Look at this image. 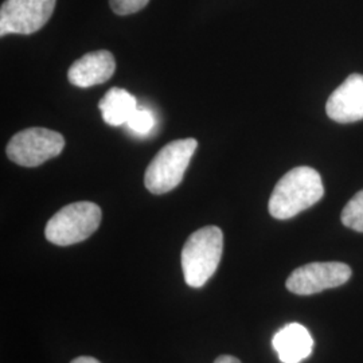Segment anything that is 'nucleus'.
<instances>
[{"label":"nucleus","instance_id":"obj_16","mask_svg":"<svg viewBox=\"0 0 363 363\" xmlns=\"http://www.w3.org/2000/svg\"><path fill=\"white\" fill-rule=\"evenodd\" d=\"M70 363H101L100 361H97L96 358L93 357H78L76 359H73Z\"/></svg>","mask_w":363,"mask_h":363},{"label":"nucleus","instance_id":"obj_11","mask_svg":"<svg viewBox=\"0 0 363 363\" xmlns=\"http://www.w3.org/2000/svg\"><path fill=\"white\" fill-rule=\"evenodd\" d=\"M99 108L106 124L118 127L127 124L132 113L138 109L136 99L130 91L121 88H112L100 100Z\"/></svg>","mask_w":363,"mask_h":363},{"label":"nucleus","instance_id":"obj_13","mask_svg":"<svg viewBox=\"0 0 363 363\" xmlns=\"http://www.w3.org/2000/svg\"><path fill=\"white\" fill-rule=\"evenodd\" d=\"M127 125L130 130L140 135H145L150 130L154 128L155 125V118L152 116V113L150 111L145 109H136L132 116L130 117Z\"/></svg>","mask_w":363,"mask_h":363},{"label":"nucleus","instance_id":"obj_3","mask_svg":"<svg viewBox=\"0 0 363 363\" xmlns=\"http://www.w3.org/2000/svg\"><path fill=\"white\" fill-rule=\"evenodd\" d=\"M101 218V208L93 202L70 203L55 213L48 222L45 229L46 240L58 247L82 242L99 229Z\"/></svg>","mask_w":363,"mask_h":363},{"label":"nucleus","instance_id":"obj_10","mask_svg":"<svg viewBox=\"0 0 363 363\" xmlns=\"http://www.w3.org/2000/svg\"><path fill=\"white\" fill-rule=\"evenodd\" d=\"M313 340L304 325L291 323L273 337V349L283 363H298L311 355Z\"/></svg>","mask_w":363,"mask_h":363},{"label":"nucleus","instance_id":"obj_9","mask_svg":"<svg viewBox=\"0 0 363 363\" xmlns=\"http://www.w3.org/2000/svg\"><path fill=\"white\" fill-rule=\"evenodd\" d=\"M116 62L113 54L108 50L88 52L70 66L67 78L78 88H91L104 84L115 74Z\"/></svg>","mask_w":363,"mask_h":363},{"label":"nucleus","instance_id":"obj_12","mask_svg":"<svg viewBox=\"0 0 363 363\" xmlns=\"http://www.w3.org/2000/svg\"><path fill=\"white\" fill-rule=\"evenodd\" d=\"M342 223L358 233H363V190L351 198L340 216Z\"/></svg>","mask_w":363,"mask_h":363},{"label":"nucleus","instance_id":"obj_6","mask_svg":"<svg viewBox=\"0 0 363 363\" xmlns=\"http://www.w3.org/2000/svg\"><path fill=\"white\" fill-rule=\"evenodd\" d=\"M57 0H6L0 9V35L37 33L52 18Z\"/></svg>","mask_w":363,"mask_h":363},{"label":"nucleus","instance_id":"obj_4","mask_svg":"<svg viewBox=\"0 0 363 363\" xmlns=\"http://www.w3.org/2000/svg\"><path fill=\"white\" fill-rule=\"evenodd\" d=\"M196 147L198 142L191 138L164 145L145 171L144 184L148 191L156 195L166 194L179 186Z\"/></svg>","mask_w":363,"mask_h":363},{"label":"nucleus","instance_id":"obj_5","mask_svg":"<svg viewBox=\"0 0 363 363\" xmlns=\"http://www.w3.org/2000/svg\"><path fill=\"white\" fill-rule=\"evenodd\" d=\"M65 147L61 133L48 128H27L13 135L7 145V156L23 167H37L60 155Z\"/></svg>","mask_w":363,"mask_h":363},{"label":"nucleus","instance_id":"obj_14","mask_svg":"<svg viewBox=\"0 0 363 363\" xmlns=\"http://www.w3.org/2000/svg\"><path fill=\"white\" fill-rule=\"evenodd\" d=\"M150 0H109L111 9L117 15H130L143 10Z\"/></svg>","mask_w":363,"mask_h":363},{"label":"nucleus","instance_id":"obj_8","mask_svg":"<svg viewBox=\"0 0 363 363\" xmlns=\"http://www.w3.org/2000/svg\"><path fill=\"white\" fill-rule=\"evenodd\" d=\"M327 116L337 123L363 120V74H351L328 97Z\"/></svg>","mask_w":363,"mask_h":363},{"label":"nucleus","instance_id":"obj_1","mask_svg":"<svg viewBox=\"0 0 363 363\" xmlns=\"http://www.w3.org/2000/svg\"><path fill=\"white\" fill-rule=\"evenodd\" d=\"M323 195V182L316 169L295 167L274 186L268 208L273 218L289 220L318 203Z\"/></svg>","mask_w":363,"mask_h":363},{"label":"nucleus","instance_id":"obj_7","mask_svg":"<svg viewBox=\"0 0 363 363\" xmlns=\"http://www.w3.org/2000/svg\"><path fill=\"white\" fill-rule=\"evenodd\" d=\"M351 274L350 267L343 262H311L291 273L286 286L289 292L307 296L343 286L350 280Z\"/></svg>","mask_w":363,"mask_h":363},{"label":"nucleus","instance_id":"obj_2","mask_svg":"<svg viewBox=\"0 0 363 363\" xmlns=\"http://www.w3.org/2000/svg\"><path fill=\"white\" fill-rule=\"evenodd\" d=\"M223 250V234L217 226H205L191 234L182 249V271L187 286L201 288L216 273Z\"/></svg>","mask_w":363,"mask_h":363},{"label":"nucleus","instance_id":"obj_15","mask_svg":"<svg viewBox=\"0 0 363 363\" xmlns=\"http://www.w3.org/2000/svg\"><path fill=\"white\" fill-rule=\"evenodd\" d=\"M214 363H241V361L233 355H220L214 361Z\"/></svg>","mask_w":363,"mask_h":363}]
</instances>
